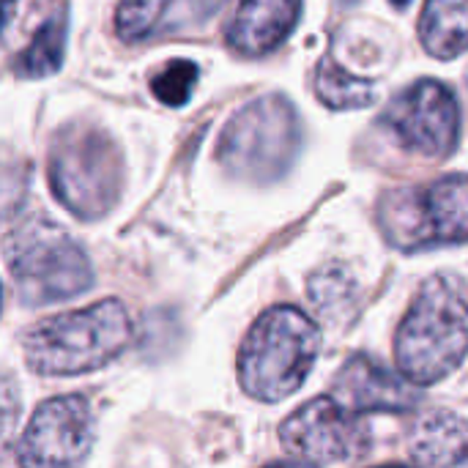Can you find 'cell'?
<instances>
[{"instance_id": "obj_1", "label": "cell", "mask_w": 468, "mask_h": 468, "mask_svg": "<svg viewBox=\"0 0 468 468\" xmlns=\"http://www.w3.org/2000/svg\"><path fill=\"white\" fill-rule=\"evenodd\" d=\"M468 354V299L455 277H431L395 335L398 370L417 387L444 381Z\"/></svg>"}, {"instance_id": "obj_2", "label": "cell", "mask_w": 468, "mask_h": 468, "mask_svg": "<svg viewBox=\"0 0 468 468\" xmlns=\"http://www.w3.org/2000/svg\"><path fill=\"white\" fill-rule=\"evenodd\" d=\"M321 351V332L296 307H271L261 315L239 351V381L263 403L291 398L310 376Z\"/></svg>"}, {"instance_id": "obj_3", "label": "cell", "mask_w": 468, "mask_h": 468, "mask_svg": "<svg viewBox=\"0 0 468 468\" xmlns=\"http://www.w3.org/2000/svg\"><path fill=\"white\" fill-rule=\"evenodd\" d=\"M129 340L132 321L126 307L104 299L88 310L36 324L25 335V359L38 376H80L115 359Z\"/></svg>"}, {"instance_id": "obj_4", "label": "cell", "mask_w": 468, "mask_h": 468, "mask_svg": "<svg viewBox=\"0 0 468 468\" xmlns=\"http://www.w3.org/2000/svg\"><path fill=\"white\" fill-rule=\"evenodd\" d=\"M5 263L19 302L27 307L74 299L93 282L80 244L47 219H30L11 233Z\"/></svg>"}, {"instance_id": "obj_5", "label": "cell", "mask_w": 468, "mask_h": 468, "mask_svg": "<svg viewBox=\"0 0 468 468\" xmlns=\"http://www.w3.org/2000/svg\"><path fill=\"white\" fill-rule=\"evenodd\" d=\"M123 162L115 143L93 126L66 129L49 151V186L80 219H96L115 203Z\"/></svg>"}, {"instance_id": "obj_6", "label": "cell", "mask_w": 468, "mask_h": 468, "mask_svg": "<svg viewBox=\"0 0 468 468\" xmlns=\"http://www.w3.org/2000/svg\"><path fill=\"white\" fill-rule=\"evenodd\" d=\"M299 118L288 99L263 96L247 104L222 132L217 156L228 173L247 181H274L299 151Z\"/></svg>"}, {"instance_id": "obj_7", "label": "cell", "mask_w": 468, "mask_h": 468, "mask_svg": "<svg viewBox=\"0 0 468 468\" xmlns=\"http://www.w3.org/2000/svg\"><path fill=\"white\" fill-rule=\"evenodd\" d=\"M381 228L400 250L461 244L468 239V176H444L425 186L398 189L381 203Z\"/></svg>"}, {"instance_id": "obj_8", "label": "cell", "mask_w": 468, "mask_h": 468, "mask_svg": "<svg viewBox=\"0 0 468 468\" xmlns=\"http://www.w3.org/2000/svg\"><path fill=\"white\" fill-rule=\"evenodd\" d=\"M280 441L296 461L332 466L362 461L373 447V433L362 414L351 411L332 395L296 409L282 422Z\"/></svg>"}, {"instance_id": "obj_9", "label": "cell", "mask_w": 468, "mask_h": 468, "mask_svg": "<svg viewBox=\"0 0 468 468\" xmlns=\"http://www.w3.org/2000/svg\"><path fill=\"white\" fill-rule=\"evenodd\" d=\"M381 123L395 140L428 159H444L458 145L461 107L452 90L436 80H420L389 101Z\"/></svg>"}, {"instance_id": "obj_10", "label": "cell", "mask_w": 468, "mask_h": 468, "mask_svg": "<svg viewBox=\"0 0 468 468\" xmlns=\"http://www.w3.org/2000/svg\"><path fill=\"white\" fill-rule=\"evenodd\" d=\"M93 444V414L82 395L47 400L36 409L19 439L22 466H71L80 463Z\"/></svg>"}, {"instance_id": "obj_11", "label": "cell", "mask_w": 468, "mask_h": 468, "mask_svg": "<svg viewBox=\"0 0 468 468\" xmlns=\"http://www.w3.org/2000/svg\"><path fill=\"white\" fill-rule=\"evenodd\" d=\"M332 395L356 414L370 411H411L420 403L417 384L400 370L392 373L370 356L348 359L335 376Z\"/></svg>"}, {"instance_id": "obj_12", "label": "cell", "mask_w": 468, "mask_h": 468, "mask_svg": "<svg viewBox=\"0 0 468 468\" xmlns=\"http://www.w3.org/2000/svg\"><path fill=\"white\" fill-rule=\"evenodd\" d=\"M228 0H123L115 14V30L123 41L167 38L203 27Z\"/></svg>"}, {"instance_id": "obj_13", "label": "cell", "mask_w": 468, "mask_h": 468, "mask_svg": "<svg viewBox=\"0 0 468 468\" xmlns=\"http://www.w3.org/2000/svg\"><path fill=\"white\" fill-rule=\"evenodd\" d=\"M302 16V0H241L230 27L228 44L244 55H263L277 49Z\"/></svg>"}, {"instance_id": "obj_14", "label": "cell", "mask_w": 468, "mask_h": 468, "mask_svg": "<svg viewBox=\"0 0 468 468\" xmlns=\"http://www.w3.org/2000/svg\"><path fill=\"white\" fill-rule=\"evenodd\" d=\"M409 455L420 466H468V425L450 411L425 414L411 431Z\"/></svg>"}, {"instance_id": "obj_15", "label": "cell", "mask_w": 468, "mask_h": 468, "mask_svg": "<svg viewBox=\"0 0 468 468\" xmlns=\"http://www.w3.org/2000/svg\"><path fill=\"white\" fill-rule=\"evenodd\" d=\"M422 47L441 58L452 60L468 49V0H428L420 16Z\"/></svg>"}, {"instance_id": "obj_16", "label": "cell", "mask_w": 468, "mask_h": 468, "mask_svg": "<svg viewBox=\"0 0 468 468\" xmlns=\"http://www.w3.org/2000/svg\"><path fill=\"white\" fill-rule=\"evenodd\" d=\"M315 93L332 110H359L376 101V85L370 80L348 74L335 58H324L318 63Z\"/></svg>"}, {"instance_id": "obj_17", "label": "cell", "mask_w": 468, "mask_h": 468, "mask_svg": "<svg viewBox=\"0 0 468 468\" xmlns=\"http://www.w3.org/2000/svg\"><path fill=\"white\" fill-rule=\"evenodd\" d=\"M63 47H66V16L55 14L36 30L30 44L19 52L16 71L25 77L55 74L63 63Z\"/></svg>"}, {"instance_id": "obj_18", "label": "cell", "mask_w": 468, "mask_h": 468, "mask_svg": "<svg viewBox=\"0 0 468 468\" xmlns=\"http://www.w3.org/2000/svg\"><path fill=\"white\" fill-rule=\"evenodd\" d=\"M307 296L313 310L324 318V321H337L351 315V304L356 296V285L351 280V274L346 269H324L318 271L310 285H307Z\"/></svg>"}, {"instance_id": "obj_19", "label": "cell", "mask_w": 468, "mask_h": 468, "mask_svg": "<svg viewBox=\"0 0 468 468\" xmlns=\"http://www.w3.org/2000/svg\"><path fill=\"white\" fill-rule=\"evenodd\" d=\"M195 85H197V66L192 60H170L151 80L156 99L170 107H181L192 96Z\"/></svg>"}, {"instance_id": "obj_20", "label": "cell", "mask_w": 468, "mask_h": 468, "mask_svg": "<svg viewBox=\"0 0 468 468\" xmlns=\"http://www.w3.org/2000/svg\"><path fill=\"white\" fill-rule=\"evenodd\" d=\"M11 14H14V0H5V22L11 19Z\"/></svg>"}, {"instance_id": "obj_21", "label": "cell", "mask_w": 468, "mask_h": 468, "mask_svg": "<svg viewBox=\"0 0 468 468\" xmlns=\"http://www.w3.org/2000/svg\"><path fill=\"white\" fill-rule=\"evenodd\" d=\"M392 3H395V5H398V8H406V5H409V3H411V0H392Z\"/></svg>"}]
</instances>
